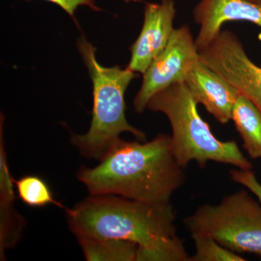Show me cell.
Listing matches in <instances>:
<instances>
[{"label": "cell", "mask_w": 261, "mask_h": 261, "mask_svg": "<svg viewBox=\"0 0 261 261\" xmlns=\"http://www.w3.org/2000/svg\"><path fill=\"white\" fill-rule=\"evenodd\" d=\"M3 118H1L0 130V202L15 203L16 200V190L15 179L10 173L8 158L5 150L4 136L3 129Z\"/></svg>", "instance_id": "obj_17"}, {"label": "cell", "mask_w": 261, "mask_h": 261, "mask_svg": "<svg viewBox=\"0 0 261 261\" xmlns=\"http://www.w3.org/2000/svg\"><path fill=\"white\" fill-rule=\"evenodd\" d=\"M185 84L196 102L202 104L216 121L226 124L231 120L240 95L238 89L200 58L189 72Z\"/></svg>", "instance_id": "obj_9"}, {"label": "cell", "mask_w": 261, "mask_h": 261, "mask_svg": "<svg viewBox=\"0 0 261 261\" xmlns=\"http://www.w3.org/2000/svg\"><path fill=\"white\" fill-rule=\"evenodd\" d=\"M79 51L88 69L93 85V109L90 127L84 135H73L72 145L89 159L102 161L128 132L145 142V135L127 121L125 93L135 73L127 67H105L98 62L96 48L81 37Z\"/></svg>", "instance_id": "obj_3"}, {"label": "cell", "mask_w": 261, "mask_h": 261, "mask_svg": "<svg viewBox=\"0 0 261 261\" xmlns=\"http://www.w3.org/2000/svg\"><path fill=\"white\" fill-rule=\"evenodd\" d=\"M136 261H191L184 242L178 237L170 239L149 250L137 249Z\"/></svg>", "instance_id": "obj_16"}, {"label": "cell", "mask_w": 261, "mask_h": 261, "mask_svg": "<svg viewBox=\"0 0 261 261\" xmlns=\"http://www.w3.org/2000/svg\"><path fill=\"white\" fill-rule=\"evenodd\" d=\"M250 1L253 2V3H258V4H261V0H250Z\"/></svg>", "instance_id": "obj_20"}, {"label": "cell", "mask_w": 261, "mask_h": 261, "mask_svg": "<svg viewBox=\"0 0 261 261\" xmlns=\"http://www.w3.org/2000/svg\"><path fill=\"white\" fill-rule=\"evenodd\" d=\"M61 7L71 18H74L75 11L80 6H87L94 11H100L94 0H44Z\"/></svg>", "instance_id": "obj_19"}, {"label": "cell", "mask_w": 261, "mask_h": 261, "mask_svg": "<svg viewBox=\"0 0 261 261\" xmlns=\"http://www.w3.org/2000/svg\"><path fill=\"white\" fill-rule=\"evenodd\" d=\"M200 31L195 44L199 51L207 47L221 33L223 24L245 20L261 28V4L250 0H201L193 12Z\"/></svg>", "instance_id": "obj_10"}, {"label": "cell", "mask_w": 261, "mask_h": 261, "mask_svg": "<svg viewBox=\"0 0 261 261\" xmlns=\"http://www.w3.org/2000/svg\"><path fill=\"white\" fill-rule=\"evenodd\" d=\"M65 211L68 226L76 238L121 239L148 250L177 236L176 212L170 202L90 195Z\"/></svg>", "instance_id": "obj_2"}, {"label": "cell", "mask_w": 261, "mask_h": 261, "mask_svg": "<svg viewBox=\"0 0 261 261\" xmlns=\"http://www.w3.org/2000/svg\"><path fill=\"white\" fill-rule=\"evenodd\" d=\"M17 195L23 203L32 207H43L53 204L66 208L55 199L50 187L40 176L27 175L15 180Z\"/></svg>", "instance_id": "obj_13"}, {"label": "cell", "mask_w": 261, "mask_h": 261, "mask_svg": "<svg viewBox=\"0 0 261 261\" xmlns=\"http://www.w3.org/2000/svg\"><path fill=\"white\" fill-rule=\"evenodd\" d=\"M87 261H136L138 245L121 239L77 238Z\"/></svg>", "instance_id": "obj_12"}, {"label": "cell", "mask_w": 261, "mask_h": 261, "mask_svg": "<svg viewBox=\"0 0 261 261\" xmlns=\"http://www.w3.org/2000/svg\"><path fill=\"white\" fill-rule=\"evenodd\" d=\"M199 58L190 27L183 25L174 29L167 46L143 74L142 86L134 99L136 112L143 113L154 94L173 84L185 82Z\"/></svg>", "instance_id": "obj_6"}, {"label": "cell", "mask_w": 261, "mask_h": 261, "mask_svg": "<svg viewBox=\"0 0 261 261\" xmlns=\"http://www.w3.org/2000/svg\"><path fill=\"white\" fill-rule=\"evenodd\" d=\"M184 224L191 235L211 237L237 253L261 255V205L245 190L200 206Z\"/></svg>", "instance_id": "obj_5"}, {"label": "cell", "mask_w": 261, "mask_h": 261, "mask_svg": "<svg viewBox=\"0 0 261 261\" xmlns=\"http://www.w3.org/2000/svg\"><path fill=\"white\" fill-rule=\"evenodd\" d=\"M195 252L191 261H245L240 254L231 251L211 238L202 234H192Z\"/></svg>", "instance_id": "obj_15"}, {"label": "cell", "mask_w": 261, "mask_h": 261, "mask_svg": "<svg viewBox=\"0 0 261 261\" xmlns=\"http://www.w3.org/2000/svg\"><path fill=\"white\" fill-rule=\"evenodd\" d=\"M185 168L172 150L171 137L149 142L121 140L94 168L77 178L90 195H117L146 202H169L185 182Z\"/></svg>", "instance_id": "obj_1"}, {"label": "cell", "mask_w": 261, "mask_h": 261, "mask_svg": "<svg viewBox=\"0 0 261 261\" xmlns=\"http://www.w3.org/2000/svg\"><path fill=\"white\" fill-rule=\"evenodd\" d=\"M231 120L250 159H261V112L258 108L240 94L233 106Z\"/></svg>", "instance_id": "obj_11"}, {"label": "cell", "mask_w": 261, "mask_h": 261, "mask_svg": "<svg viewBox=\"0 0 261 261\" xmlns=\"http://www.w3.org/2000/svg\"><path fill=\"white\" fill-rule=\"evenodd\" d=\"M199 57L261 112V68L248 58L233 32H221L211 44L199 51Z\"/></svg>", "instance_id": "obj_7"}, {"label": "cell", "mask_w": 261, "mask_h": 261, "mask_svg": "<svg viewBox=\"0 0 261 261\" xmlns=\"http://www.w3.org/2000/svg\"><path fill=\"white\" fill-rule=\"evenodd\" d=\"M176 8L173 0H161L160 3H147L144 23L138 38L130 48L128 68L144 74L152 61L167 46L173 30Z\"/></svg>", "instance_id": "obj_8"}, {"label": "cell", "mask_w": 261, "mask_h": 261, "mask_svg": "<svg viewBox=\"0 0 261 261\" xmlns=\"http://www.w3.org/2000/svg\"><path fill=\"white\" fill-rule=\"evenodd\" d=\"M197 103L185 84L170 86L151 98L147 109L162 113L172 128V150L183 168L195 161L204 167L209 161L231 165L241 169H252L234 141L219 140L197 111Z\"/></svg>", "instance_id": "obj_4"}, {"label": "cell", "mask_w": 261, "mask_h": 261, "mask_svg": "<svg viewBox=\"0 0 261 261\" xmlns=\"http://www.w3.org/2000/svg\"><path fill=\"white\" fill-rule=\"evenodd\" d=\"M229 175L233 182L243 185L245 188L253 194L261 205V185L257 181L255 173L252 169L236 168L230 170Z\"/></svg>", "instance_id": "obj_18"}, {"label": "cell", "mask_w": 261, "mask_h": 261, "mask_svg": "<svg viewBox=\"0 0 261 261\" xmlns=\"http://www.w3.org/2000/svg\"><path fill=\"white\" fill-rule=\"evenodd\" d=\"M25 219L15 207V203L0 202V259L5 260V252L13 248L21 240Z\"/></svg>", "instance_id": "obj_14"}]
</instances>
